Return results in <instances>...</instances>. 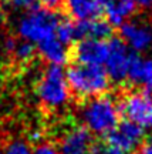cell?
I'll use <instances>...</instances> for the list:
<instances>
[{
  "mask_svg": "<svg viewBox=\"0 0 152 154\" xmlns=\"http://www.w3.org/2000/svg\"><path fill=\"white\" fill-rule=\"evenodd\" d=\"M88 154H128V153L117 149V147L111 146V144H98V146H94Z\"/></svg>",
  "mask_w": 152,
  "mask_h": 154,
  "instance_id": "obj_19",
  "label": "cell"
},
{
  "mask_svg": "<svg viewBox=\"0 0 152 154\" xmlns=\"http://www.w3.org/2000/svg\"><path fill=\"white\" fill-rule=\"evenodd\" d=\"M132 57L134 53L121 38H111L108 42V53L103 64L109 80L117 83L127 80Z\"/></svg>",
  "mask_w": 152,
  "mask_h": 154,
  "instance_id": "obj_6",
  "label": "cell"
},
{
  "mask_svg": "<svg viewBox=\"0 0 152 154\" xmlns=\"http://www.w3.org/2000/svg\"><path fill=\"white\" fill-rule=\"evenodd\" d=\"M120 111L128 121L144 130L152 128V93L144 90L125 94L120 104Z\"/></svg>",
  "mask_w": 152,
  "mask_h": 154,
  "instance_id": "obj_5",
  "label": "cell"
},
{
  "mask_svg": "<svg viewBox=\"0 0 152 154\" xmlns=\"http://www.w3.org/2000/svg\"><path fill=\"white\" fill-rule=\"evenodd\" d=\"M55 37L68 46L71 42H74L77 38L76 24L71 22H67V20H63V22L60 20L57 24V29H55Z\"/></svg>",
  "mask_w": 152,
  "mask_h": 154,
  "instance_id": "obj_17",
  "label": "cell"
},
{
  "mask_svg": "<svg viewBox=\"0 0 152 154\" xmlns=\"http://www.w3.org/2000/svg\"><path fill=\"white\" fill-rule=\"evenodd\" d=\"M36 96L40 104L47 110H61L68 104L71 90L67 83L63 66L49 64L38 77Z\"/></svg>",
  "mask_w": 152,
  "mask_h": 154,
  "instance_id": "obj_2",
  "label": "cell"
},
{
  "mask_svg": "<svg viewBox=\"0 0 152 154\" xmlns=\"http://www.w3.org/2000/svg\"><path fill=\"white\" fill-rule=\"evenodd\" d=\"M0 154H3V150H1V149H0Z\"/></svg>",
  "mask_w": 152,
  "mask_h": 154,
  "instance_id": "obj_25",
  "label": "cell"
},
{
  "mask_svg": "<svg viewBox=\"0 0 152 154\" xmlns=\"http://www.w3.org/2000/svg\"><path fill=\"white\" fill-rule=\"evenodd\" d=\"M58 16L47 7H30L20 16L16 24V32L22 40L38 44L55 34Z\"/></svg>",
  "mask_w": 152,
  "mask_h": 154,
  "instance_id": "obj_4",
  "label": "cell"
},
{
  "mask_svg": "<svg viewBox=\"0 0 152 154\" xmlns=\"http://www.w3.org/2000/svg\"><path fill=\"white\" fill-rule=\"evenodd\" d=\"M16 61L19 63H23V64H27L34 59L36 56V49H34V44L28 43L26 40H22V42H16L13 49L10 50Z\"/></svg>",
  "mask_w": 152,
  "mask_h": 154,
  "instance_id": "obj_16",
  "label": "cell"
},
{
  "mask_svg": "<svg viewBox=\"0 0 152 154\" xmlns=\"http://www.w3.org/2000/svg\"><path fill=\"white\" fill-rule=\"evenodd\" d=\"M120 104L104 94L85 99L80 107L82 126L95 136H108L120 123Z\"/></svg>",
  "mask_w": 152,
  "mask_h": 154,
  "instance_id": "obj_1",
  "label": "cell"
},
{
  "mask_svg": "<svg viewBox=\"0 0 152 154\" xmlns=\"http://www.w3.org/2000/svg\"><path fill=\"white\" fill-rule=\"evenodd\" d=\"M64 0H40V3L44 6V7H47V9H55V7H58V6L63 3Z\"/></svg>",
  "mask_w": 152,
  "mask_h": 154,
  "instance_id": "obj_23",
  "label": "cell"
},
{
  "mask_svg": "<svg viewBox=\"0 0 152 154\" xmlns=\"http://www.w3.org/2000/svg\"><path fill=\"white\" fill-rule=\"evenodd\" d=\"M64 7L68 16L80 20L97 19L104 13L105 0H64Z\"/></svg>",
  "mask_w": 152,
  "mask_h": 154,
  "instance_id": "obj_11",
  "label": "cell"
},
{
  "mask_svg": "<svg viewBox=\"0 0 152 154\" xmlns=\"http://www.w3.org/2000/svg\"><path fill=\"white\" fill-rule=\"evenodd\" d=\"M112 34V24L104 19H88L76 23L77 38H97L105 40Z\"/></svg>",
  "mask_w": 152,
  "mask_h": 154,
  "instance_id": "obj_13",
  "label": "cell"
},
{
  "mask_svg": "<svg viewBox=\"0 0 152 154\" xmlns=\"http://www.w3.org/2000/svg\"><path fill=\"white\" fill-rule=\"evenodd\" d=\"M31 154H60L55 146L50 143H40L36 149H31Z\"/></svg>",
  "mask_w": 152,
  "mask_h": 154,
  "instance_id": "obj_20",
  "label": "cell"
},
{
  "mask_svg": "<svg viewBox=\"0 0 152 154\" xmlns=\"http://www.w3.org/2000/svg\"><path fill=\"white\" fill-rule=\"evenodd\" d=\"M136 7L141 9H152V0H132Z\"/></svg>",
  "mask_w": 152,
  "mask_h": 154,
  "instance_id": "obj_24",
  "label": "cell"
},
{
  "mask_svg": "<svg viewBox=\"0 0 152 154\" xmlns=\"http://www.w3.org/2000/svg\"><path fill=\"white\" fill-rule=\"evenodd\" d=\"M127 79L152 93V59H142L141 56L134 54Z\"/></svg>",
  "mask_w": 152,
  "mask_h": 154,
  "instance_id": "obj_14",
  "label": "cell"
},
{
  "mask_svg": "<svg viewBox=\"0 0 152 154\" xmlns=\"http://www.w3.org/2000/svg\"><path fill=\"white\" fill-rule=\"evenodd\" d=\"M3 154H31V147L24 140H13L3 149Z\"/></svg>",
  "mask_w": 152,
  "mask_h": 154,
  "instance_id": "obj_18",
  "label": "cell"
},
{
  "mask_svg": "<svg viewBox=\"0 0 152 154\" xmlns=\"http://www.w3.org/2000/svg\"><path fill=\"white\" fill-rule=\"evenodd\" d=\"M121 40L131 51L145 53L152 47V26L145 22L127 20L121 24Z\"/></svg>",
  "mask_w": 152,
  "mask_h": 154,
  "instance_id": "obj_7",
  "label": "cell"
},
{
  "mask_svg": "<svg viewBox=\"0 0 152 154\" xmlns=\"http://www.w3.org/2000/svg\"><path fill=\"white\" fill-rule=\"evenodd\" d=\"M10 3L13 7L16 9H30L33 7V5L36 3V0H10Z\"/></svg>",
  "mask_w": 152,
  "mask_h": 154,
  "instance_id": "obj_21",
  "label": "cell"
},
{
  "mask_svg": "<svg viewBox=\"0 0 152 154\" xmlns=\"http://www.w3.org/2000/svg\"><path fill=\"white\" fill-rule=\"evenodd\" d=\"M136 6L132 0H105V16L112 26H121L134 16Z\"/></svg>",
  "mask_w": 152,
  "mask_h": 154,
  "instance_id": "obj_15",
  "label": "cell"
},
{
  "mask_svg": "<svg viewBox=\"0 0 152 154\" xmlns=\"http://www.w3.org/2000/svg\"><path fill=\"white\" fill-rule=\"evenodd\" d=\"M73 53L77 63L103 66L108 53V42L97 38H80Z\"/></svg>",
  "mask_w": 152,
  "mask_h": 154,
  "instance_id": "obj_10",
  "label": "cell"
},
{
  "mask_svg": "<svg viewBox=\"0 0 152 154\" xmlns=\"http://www.w3.org/2000/svg\"><path fill=\"white\" fill-rule=\"evenodd\" d=\"M144 137H145V130L127 120L118 123L114 130L108 134V144L125 153H130L141 146Z\"/></svg>",
  "mask_w": 152,
  "mask_h": 154,
  "instance_id": "obj_9",
  "label": "cell"
},
{
  "mask_svg": "<svg viewBox=\"0 0 152 154\" xmlns=\"http://www.w3.org/2000/svg\"><path fill=\"white\" fill-rule=\"evenodd\" d=\"M138 154H152V138L142 141L141 146L138 147Z\"/></svg>",
  "mask_w": 152,
  "mask_h": 154,
  "instance_id": "obj_22",
  "label": "cell"
},
{
  "mask_svg": "<svg viewBox=\"0 0 152 154\" xmlns=\"http://www.w3.org/2000/svg\"><path fill=\"white\" fill-rule=\"evenodd\" d=\"M67 83L71 93L81 99L101 96L109 88L108 74L103 66H90L76 63L65 72Z\"/></svg>",
  "mask_w": 152,
  "mask_h": 154,
  "instance_id": "obj_3",
  "label": "cell"
},
{
  "mask_svg": "<svg viewBox=\"0 0 152 154\" xmlns=\"http://www.w3.org/2000/svg\"><path fill=\"white\" fill-rule=\"evenodd\" d=\"M38 54L41 56L46 63L49 64H54V66H63L65 61L68 60V49L67 44H64L61 40L55 37H49L40 42L37 44Z\"/></svg>",
  "mask_w": 152,
  "mask_h": 154,
  "instance_id": "obj_12",
  "label": "cell"
},
{
  "mask_svg": "<svg viewBox=\"0 0 152 154\" xmlns=\"http://www.w3.org/2000/svg\"><path fill=\"white\" fill-rule=\"evenodd\" d=\"M92 147V134L84 126H73L64 130L57 144L60 154H88Z\"/></svg>",
  "mask_w": 152,
  "mask_h": 154,
  "instance_id": "obj_8",
  "label": "cell"
}]
</instances>
